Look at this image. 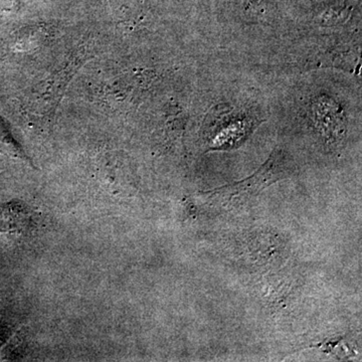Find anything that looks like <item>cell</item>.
I'll use <instances>...</instances> for the list:
<instances>
[{
	"label": "cell",
	"instance_id": "obj_1",
	"mask_svg": "<svg viewBox=\"0 0 362 362\" xmlns=\"http://www.w3.org/2000/svg\"><path fill=\"white\" fill-rule=\"evenodd\" d=\"M284 156L276 152L271 159L247 180L201 194L207 206L232 207L246 202L262 189L280 180L285 175Z\"/></svg>",
	"mask_w": 362,
	"mask_h": 362
}]
</instances>
